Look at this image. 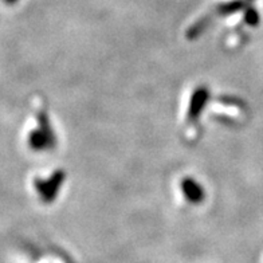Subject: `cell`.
Returning a JSON list of instances; mask_svg holds the SVG:
<instances>
[{"instance_id":"cell-2","label":"cell","mask_w":263,"mask_h":263,"mask_svg":"<svg viewBox=\"0 0 263 263\" xmlns=\"http://www.w3.org/2000/svg\"><path fill=\"white\" fill-rule=\"evenodd\" d=\"M208 97H210V93L205 87H199L197 90H195V93L192 94V98H191L190 110H188V118L191 121L200 117L201 111L207 105Z\"/></svg>"},{"instance_id":"cell-8","label":"cell","mask_w":263,"mask_h":263,"mask_svg":"<svg viewBox=\"0 0 263 263\" xmlns=\"http://www.w3.org/2000/svg\"><path fill=\"white\" fill-rule=\"evenodd\" d=\"M249 2H253V0H249Z\"/></svg>"},{"instance_id":"cell-1","label":"cell","mask_w":263,"mask_h":263,"mask_svg":"<svg viewBox=\"0 0 263 263\" xmlns=\"http://www.w3.org/2000/svg\"><path fill=\"white\" fill-rule=\"evenodd\" d=\"M63 180H65V173L62 171H57L47 180H42V179L35 180V190L41 195L42 200L46 203H51L62 187Z\"/></svg>"},{"instance_id":"cell-3","label":"cell","mask_w":263,"mask_h":263,"mask_svg":"<svg viewBox=\"0 0 263 263\" xmlns=\"http://www.w3.org/2000/svg\"><path fill=\"white\" fill-rule=\"evenodd\" d=\"M181 191L185 199L191 203H200L204 199V190L201 188L200 184L190 177L181 181Z\"/></svg>"},{"instance_id":"cell-7","label":"cell","mask_w":263,"mask_h":263,"mask_svg":"<svg viewBox=\"0 0 263 263\" xmlns=\"http://www.w3.org/2000/svg\"><path fill=\"white\" fill-rule=\"evenodd\" d=\"M16 2H17V0H4V3L8 4V6H12V4H15Z\"/></svg>"},{"instance_id":"cell-4","label":"cell","mask_w":263,"mask_h":263,"mask_svg":"<svg viewBox=\"0 0 263 263\" xmlns=\"http://www.w3.org/2000/svg\"><path fill=\"white\" fill-rule=\"evenodd\" d=\"M243 8H245V0H232V2H229V3L220 4L216 12L219 15H222V16H229V15L236 14V12H239Z\"/></svg>"},{"instance_id":"cell-6","label":"cell","mask_w":263,"mask_h":263,"mask_svg":"<svg viewBox=\"0 0 263 263\" xmlns=\"http://www.w3.org/2000/svg\"><path fill=\"white\" fill-rule=\"evenodd\" d=\"M207 19H201L200 22H197L196 25L194 26V27L190 28V31H188V38L194 39L196 38V36H199V35L201 34V32L204 31L205 27H207Z\"/></svg>"},{"instance_id":"cell-5","label":"cell","mask_w":263,"mask_h":263,"mask_svg":"<svg viewBox=\"0 0 263 263\" xmlns=\"http://www.w3.org/2000/svg\"><path fill=\"white\" fill-rule=\"evenodd\" d=\"M259 14H258V11H256L255 8H246V11H245V22H246L247 25L251 26V27H256V26L259 25Z\"/></svg>"}]
</instances>
